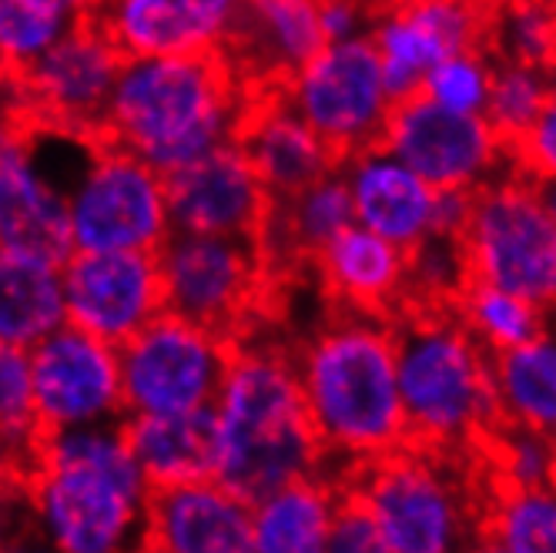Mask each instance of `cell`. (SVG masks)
I'll return each instance as SVG.
<instances>
[{
    "label": "cell",
    "instance_id": "obj_12",
    "mask_svg": "<svg viewBox=\"0 0 556 553\" xmlns=\"http://www.w3.org/2000/svg\"><path fill=\"white\" fill-rule=\"evenodd\" d=\"M125 51L98 17L71 24L61 41L21 74L24 117L41 135L98 141Z\"/></svg>",
    "mask_w": 556,
    "mask_h": 553
},
{
    "label": "cell",
    "instance_id": "obj_16",
    "mask_svg": "<svg viewBox=\"0 0 556 553\" xmlns=\"http://www.w3.org/2000/svg\"><path fill=\"white\" fill-rule=\"evenodd\" d=\"M165 194L172 231L255 239L271 209V194L238 141H225L208 154L168 172Z\"/></svg>",
    "mask_w": 556,
    "mask_h": 553
},
{
    "label": "cell",
    "instance_id": "obj_24",
    "mask_svg": "<svg viewBox=\"0 0 556 553\" xmlns=\"http://www.w3.org/2000/svg\"><path fill=\"white\" fill-rule=\"evenodd\" d=\"M406 249L352 222L315 252V268L326 292L345 309L389 315L406 299Z\"/></svg>",
    "mask_w": 556,
    "mask_h": 553
},
{
    "label": "cell",
    "instance_id": "obj_7",
    "mask_svg": "<svg viewBox=\"0 0 556 553\" xmlns=\"http://www.w3.org/2000/svg\"><path fill=\"white\" fill-rule=\"evenodd\" d=\"M463 249L472 279L556 312V218L530 175L513 168L476 191Z\"/></svg>",
    "mask_w": 556,
    "mask_h": 553
},
{
    "label": "cell",
    "instance_id": "obj_44",
    "mask_svg": "<svg viewBox=\"0 0 556 553\" xmlns=\"http://www.w3.org/2000/svg\"><path fill=\"white\" fill-rule=\"evenodd\" d=\"M41 4H48V8L74 17V21H85V17H98L104 0H41Z\"/></svg>",
    "mask_w": 556,
    "mask_h": 553
},
{
    "label": "cell",
    "instance_id": "obj_2",
    "mask_svg": "<svg viewBox=\"0 0 556 553\" xmlns=\"http://www.w3.org/2000/svg\"><path fill=\"white\" fill-rule=\"evenodd\" d=\"M24 493L51 546L64 553L141 550L151 487L122 423L45 432Z\"/></svg>",
    "mask_w": 556,
    "mask_h": 553
},
{
    "label": "cell",
    "instance_id": "obj_29",
    "mask_svg": "<svg viewBox=\"0 0 556 553\" xmlns=\"http://www.w3.org/2000/svg\"><path fill=\"white\" fill-rule=\"evenodd\" d=\"M369 37L376 45L386 88L392 101H406L422 91L429 67L446 58L440 41L419 24V17L403 4V0H386L372 14Z\"/></svg>",
    "mask_w": 556,
    "mask_h": 553
},
{
    "label": "cell",
    "instance_id": "obj_38",
    "mask_svg": "<svg viewBox=\"0 0 556 553\" xmlns=\"http://www.w3.org/2000/svg\"><path fill=\"white\" fill-rule=\"evenodd\" d=\"M513 162L530 178H556V85L527 135L513 141Z\"/></svg>",
    "mask_w": 556,
    "mask_h": 553
},
{
    "label": "cell",
    "instance_id": "obj_39",
    "mask_svg": "<svg viewBox=\"0 0 556 553\" xmlns=\"http://www.w3.org/2000/svg\"><path fill=\"white\" fill-rule=\"evenodd\" d=\"M329 553H382V537L372 513L355 500L349 490L339 500V510L329 527Z\"/></svg>",
    "mask_w": 556,
    "mask_h": 553
},
{
    "label": "cell",
    "instance_id": "obj_5",
    "mask_svg": "<svg viewBox=\"0 0 556 553\" xmlns=\"http://www.w3.org/2000/svg\"><path fill=\"white\" fill-rule=\"evenodd\" d=\"M395 376L409 443L466 453L480 450L503 423L493 352L476 342L453 309H419L395 326Z\"/></svg>",
    "mask_w": 556,
    "mask_h": 553
},
{
    "label": "cell",
    "instance_id": "obj_33",
    "mask_svg": "<svg viewBox=\"0 0 556 553\" xmlns=\"http://www.w3.org/2000/svg\"><path fill=\"white\" fill-rule=\"evenodd\" d=\"M490 37L500 58L556 71V0H496Z\"/></svg>",
    "mask_w": 556,
    "mask_h": 553
},
{
    "label": "cell",
    "instance_id": "obj_20",
    "mask_svg": "<svg viewBox=\"0 0 556 553\" xmlns=\"http://www.w3.org/2000/svg\"><path fill=\"white\" fill-rule=\"evenodd\" d=\"M352 194L355 222L382 235L400 249H416L432 235V194L435 188L395 158L382 141L352 151L339 162Z\"/></svg>",
    "mask_w": 556,
    "mask_h": 553
},
{
    "label": "cell",
    "instance_id": "obj_10",
    "mask_svg": "<svg viewBox=\"0 0 556 553\" xmlns=\"http://www.w3.org/2000/svg\"><path fill=\"white\" fill-rule=\"evenodd\" d=\"M231 349L235 339L165 309L125 345H117L125 410L178 413L212 406L222 389Z\"/></svg>",
    "mask_w": 556,
    "mask_h": 553
},
{
    "label": "cell",
    "instance_id": "obj_35",
    "mask_svg": "<svg viewBox=\"0 0 556 553\" xmlns=\"http://www.w3.org/2000/svg\"><path fill=\"white\" fill-rule=\"evenodd\" d=\"M77 24L41 0H0V67L24 74Z\"/></svg>",
    "mask_w": 556,
    "mask_h": 553
},
{
    "label": "cell",
    "instance_id": "obj_30",
    "mask_svg": "<svg viewBox=\"0 0 556 553\" xmlns=\"http://www.w3.org/2000/svg\"><path fill=\"white\" fill-rule=\"evenodd\" d=\"M476 537L496 553H556V493L549 487H496Z\"/></svg>",
    "mask_w": 556,
    "mask_h": 553
},
{
    "label": "cell",
    "instance_id": "obj_14",
    "mask_svg": "<svg viewBox=\"0 0 556 553\" xmlns=\"http://www.w3.org/2000/svg\"><path fill=\"white\" fill-rule=\"evenodd\" d=\"M27 355L41 437L45 432L125 419L128 410L117 345L91 336L81 326L64 323L37 345H30Z\"/></svg>",
    "mask_w": 556,
    "mask_h": 553
},
{
    "label": "cell",
    "instance_id": "obj_18",
    "mask_svg": "<svg viewBox=\"0 0 556 553\" xmlns=\"http://www.w3.org/2000/svg\"><path fill=\"white\" fill-rule=\"evenodd\" d=\"M245 0H104L98 21L125 58L225 51Z\"/></svg>",
    "mask_w": 556,
    "mask_h": 553
},
{
    "label": "cell",
    "instance_id": "obj_46",
    "mask_svg": "<svg viewBox=\"0 0 556 553\" xmlns=\"http://www.w3.org/2000/svg\"><path fill=\"white\" fill-rule=\"evenodd\" d=\"M533 181H536V191H540L546 212L556 218V178H533Z\"/></svg>",
    "mask_w": 556,
    "mask_h": 553
},
{
    "label": "cell",
    "instance_id": "obj_22",
    "mask_svg": "<svg viewBox=\"0 0 556 553\" xmlns=\"http://www.w3.org/2000/svg\"><path fill=\"white\" fill-rule=\"evenodd\" d=\"M122 429L151 490L218 477L215 403L178 413H128Z\"/></svg>",
    "mask_w": 556,
    "mask_h": 553
},
{
    "label": "cell",
    "instance_id": "obj_1",
    "mask_svg": "<svg viewBox=\"0 0 556 553\" xmlns=\"http://www.w3.org/2000/svg\"><path fill=\"white\" fill-rule=\"evenodd\" d=\"M252 88L225 51L125 58L98 141L122 144L162 175L235 141Z\"/></svg>",
    "mask_w": 556,
    "mask_h": 553
},
{
    "label": "cell",
    "instance_id": "obj_4",
    "mask_svg": "<svg viewBox=\"0 0 556 553\" xmlns=\"http://www.w3.org/2000/svg\"><path fill=\"white\" fill-rule=\"evenodd\" d=\"M218 483L245 503L323 473L326 447L312 426L295 355L238 339L215 397Z\"/></svg>",
    "mask_w": 556,
    "mask_h": 553
},
{
    "label": "cell",
    "instance_id": "obj_23",
    "mask_svg": "<svg viewBox=\"0 0 556 553\" xmlns=\"http://www.w3.org/2000/svg\"><path fill=\"white\" fill-rule=\"evenodd\" d=\"M0 249L54 268L74 255L67 191L37 165V154L0 172Z\"/></svg>",
    "mask_w": 556,
    "mask_h": 553
},
{
    "label": "cell",
    "instance_id": "obj_42",
    "mask_svg": "<svg viewBox=\"0 0 556 553\" xmlns=\"http://www.w3.org/2000/svg\"><path fill=\"white\" fill-rule=\"evenodd\" d=\"M37 128L21 114H0V172H8L21 158L34 154Z\"/></svg>",
    "mask_w": 556,
    "mask_h": 553
},
{
    "label": "cell",
    "instance_id": "obj_32",
    "mask_svg": "<svg viewBox=\"0 0 556 553\" xmlns=\"http://www.w3.org/2000/svg\"><path fill=\"white\" fill-rule=\"evenodd\" d=\"M556 85V71L527 64V61H500L493 71L490 85V101H486V117L490 125L513 144L527 135V128L536 122L543 111L549 91Z\"/></svg>",
    "mask_w": 556,
    "mask_h": 553
},
{
    "label": "cell",
    "instance_id": "obj_25",
    "mask_svg": "<svg viewBox=\"0 0 556 553\" xmlns=\"http://www.w3.org/2000/svg\"><path fill=\"white\" fill-rule=\"evenodd\" d=\"M352 222V194L342 172L336 168L299 188L295 194L271 199V209L255 235V242L271 268L275 262L315 259V252L329 246Z\"/></svg>",
    "mask_w": 556,
    "mask_h": 553
},
{
    "label": "cell",
    "instance_id": "obj_28",
    "mask_svg": "<svg viewBox=\"0 0 556 553\" xmlns=\"http://www.w3.org/2000/svg\"><path fill=\"white\" fill-rule=\"evenodd\" d=\"M64 323L61 268L0 249V345L30 349Z\"/></svg>",
    "mask_w": 556,
    "mask_h": 553
},
{
    "label": "cell",
    "instance_id": "obj_40",
    "mask_svg": "<svg viewBox=\"0 0 556 553\" xmlns=\"http://www.w3.org/2000/svg\"><path fill=\"white\" fill-rule=\"evenodd\" d=\"M372 4L369 0H319V24L326 41H349L363 37L372 27Z\"/></svg>",
    "mask_w": 556,
    "mask_h": 553
},
{
    "label": "cell",
    "instance_id": "obj_9",
    "mask_svg": "<svg viewBox=\"0 0 556 553\" xmlns=\"http://www.w3.org/2000/svg\"><path fill=\"white\" fill-rule=\"evenodd\" d=\"M278 91L339 158L379 144L395 108L369 34L326 41Z\"/></svg>",
    "mask_w": 556,
    "mask_h": 553
},
{
    "label": "cell",
    "instance_id": "obj_3",
    "mask_svg": "<svg viewBox=\"0 0 556 553\" xmlns=\"http://www.w3.org/2000/svg\"><path fill=\"white\" fill-rule=\"evenodd\" d=\"M295 366L312 426L329 456L359 466L409 443L389 315L345 309L312 332Z\"/></svg>",
    "mask_w": 556,
    "mask_h": 553
},
{
    "label": "cell",
    "instance_id": "obj_6",
    "mask_svg": "<svg viewBox=\"0 0 556 553\" xmlns=\"http://www.w3.org/2000/svg\"><path fill=\"white\" fill-rule=\"evenodd\" d=\"M446 456L403 443L355 466L345 490L372 513L382 553H453L476 537L480 520Z\"/></svg>",
    "mask_w": 556,
    "mask_h": 553
},
{
    "label": "cell",
    "instance_id": "obj_37",
    "mask_svg": "<svg viewBox=\"0 0 556 553\" xmlns=\"http://www.w3.org/2000/svg\"><path fill=\"white\" fill-rule=\"evenodd\" d=\"M493 71H496V64L490 61V54L483 48L456 51V54H446L429 67L419 95H426L429 101L443 104L450 111L486 114Z\"/></svg>",
    "mask_w": 556,
    "mask_h": 553
},
{
    "label": "cell",
    "instance_id": "obj_17",
    "mask_svg": "<svg viewBox=\"0 0 556 553\" xmlns=\"http://www.w3.org/2000/svg\"><path fill=\"white\" fill-rule=\"evenodd\" d=\"M141 550L252 553V503L218 480L157 487L148 493Z\"/></svg>",
    "mask_w": 556,
    "mask_h": 553
},
{
    "label": "cell",
    "instance_id": "obj_47",
    "mask_svg": "<svg viewBox=\"0 0 556 553\" xmlns=\"http://www.w3.org/2000/svg\"><path fill=\"white\" fill-rule=\"evenodd\" d=\"M549 490L556 493V463H553V477H549Z\"/></svg>",
    "mask_w": 556,
    "mask_h": 553
},
{
    "label": "cell",
    "instance_id": "obj_36",
    "mask_svg": "<svg viewBox=\"0 0 556 553\" xmlns=\"http://www.w3.org/2000/svg\"><path fill=\"white\" fill-rule=\"evenodd\" d=\"M480 450L490 460L496 487H549L556 440H549L546 432L500 423Z\"/></svg>",
    "mask_w": 556,
    "mask_h": 553
},
{
    "label": "cell",
    "instance_id": "obj_41",
    "mask_svg": "<svg viewBox=\"0 0 556 553\" xmlns=\"http://www.w3.org/2000/svg\"><path fill=\"white\" fill-rule=\"evenodd\" d=\"M476 191L469 188H435L432 194V235H450L463 239V231L472 215Z\"/></svg>",
    "mask_w": 556,
    "mask_h": 553
},
{
    "label": "cell",
    "instance_id": "obj_26",
    "mask_svg": "<svg viewBox=\"0 0 556 553\" xmlns=\"http://www.w3.org/2000/svg\"><path fill=\"white\" fill-rule=\"evenodd\" d=\"M345 490H336L323 473L292 480L252 503L255 553H323L329 527Z\"/></svg>",
    "mask_w": 556,
    "mask_h": 553
},
{
    "label": "cell",
    "instance_id": "obj_31",
    "mask_svg": "<svg viewBox=\"0 0 556 553\" xmlns=\"http://www.w3.org/2000/svg\"><path fill=\"white\" fill-rule=\"evenodd\" d=\"M450 309L476 336V342L493 355L523 345L527 339L546 329V312L540 305L483 279H469Z\"/></svg>",
    "mask_w": 556,
    "mask_h": 553
},
{
    "label": "cell",
    "instance_id": "obj_19",
    "mask_svg": "<svg viewBox=\"0 0 556 553\" xmlns=\"http://www.w3.org/2000/svg\"><path fill=\"white\" fill-rule=\"evenodd\" d=\"M235 141L249 154L271 199L295 194L315 178L336 172L342 162L332 144L305 122L278 88L252 91Z\"/></svg>",
    "mask_w": 556,
    "mask_h": 553
},
{
    "label": "cell",
    "instance_id": "obj_34",
    "mask_svg": "<svg viewBox=\"0 0 556 553\" xmlns=\"http://www.w3.org/2000/svg\"><path fill=\"white\" fill-rule=\"evenodd\" d=\"M472 279L463 239L426 235L406 259V299L419 309H450Z\"/></svg>",
    "mask_w": 556,
    "mask_h": 553
},
{
    "label": "cell",
    "instance_id": "obj_8",
    "mask_svg": "<svg viewBox=\"0 0 556 553\" xmlns=\"http://www.w3.org/2000/svg\"><path fill=\"white\" fill-rule=\"evenodd\" d=\"M64 191L74 252H157L172 235L165 175L122 144L88 141Z\"/></svg>",
    "mask_w": 556,
    "mask_h": 553
},
{
    "label": "cell",
    "instance_id": "obj_21",
    "mask_svg": "<svg viewBox=\"0 0 556 553\" xmlns=\"http://www.w3.org/2000/svg\"><path fill=\"white\" fill-rule=\"evenodd\" d=\"M323 45L319 0H245L225 54L242 81L258 91L278 88Z\"/></svg>",
    "mask_w": 556,
    "mask_h": 553
},
{
    "label": "cell",
    "instance_id": "obj_13",
    "mask_svg": "<svg viewBox=\"0 0 556 553\" xmlns=\"http://www.w3.org/2000/svg\"><path fill=\"white\" fill-rule=\"evenodd\" d=\"M382 144L432 188L480 191L516 168L513 144L490 125L486 114L450 111L426 95L395 101Z\"/></svg>",
    "mask_w": 556,
    "mask_h": 553
},
{
    "label": "cell",
    "instance_id": "obj_48",
    "mask_svg": "<svg viewBox=\"0 0 556 553\" xmlns=\"http://www.w3.org/2000/svg\"><path fill=\"white\" fill-rule=\"evenodd\" d=\"M369 4H376V0H369ZM382 4H386V0H382Z\"/></svg>",
    "mask_w": 556,
    "mask_h": 553
},
{
    "label": "cell",
    "instance_id": "obj_45",
    "mask_svg": "<svg viewBox=\"0 0 556 553\" xmlns=\"http://www.w3.org/2000/svg\"><path fill=\"white\" fill-rule=\"evenodd\" d=\"M17 483H24L17 473L8 469V466H0V543H4V527H8V493Z\"/></svg>",
    "mask_w": 556,
    "mask_h": 553
},
{
    "label": "cell",
    "instance_id": "obj_43",
    "mask_svg": "<svg viewBox=\"0 0 556 553\" xmlns=\"http://www.w3.org/2000/svg\"><path fill=\"white\" fill-rule=\"evenodd\" d=\"M0 114H21L24 117V95H21V74L0 67Z\"/></svg>",
    "mask_w": 556,
    "mask_h": 553
},
{
    "label": "cell",
    "instance_id": "obj_15",
    "mask_svg": "<svg viewBox=\"0 0 556 553\" xmlns=\"http://www.w3.org/2000/svg\"><path fill=\"white\" fill-rule=\"evenodd\" d=\"M61 289L67 323L111 345L168 309L157 252H74L61 265Z\"/></svg>",
    "mask_w": 556,
    "mask_h": 553
},
{
    "label": "cell",
    "instance_id": "obj_11",
    "mask_svg": "<svg viewBox=\"0 0 556 553\" xmlns=\"http://www.w3.org/2000/svg\"><path fill=\"white\" fill-rule=\"evenodd\" d=\"M165 305L238 342V329L262 299L268 262L245 235L172 231L157 249Z\"/></svg>",
    "mask_w": 556,
    "mask_h": 553
},
{
    "label": "cell",
    "instance_id": "obj_27",
    "mask_svg": "<svg viewBox=\"0 0 556 553\" xmlns=\"http://www.w3.org/2000/svg\"><path fill=\"white\" fill-rule=\"evenodd\" d=\"M496 403L503 423H516L556 440V329L493 355Z\"/></svg>",
    "mask_w": 556,
    "mask_h": 553
}]
</instances>
